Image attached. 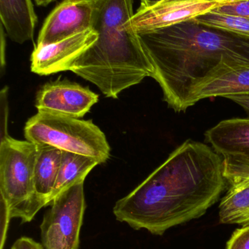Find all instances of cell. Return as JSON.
I'll return each mask as SVG.
<instances>
[{"instance_id": "obj_1", "label": "cell", "mask_w": 249, "mask_h": 249, "mask_svg": "<svg viewBox=\"0 0 249 249\" xmlns=\"http://www.w3.org/2000/svg\"><path fill=\"white\" fill-rule=\"evenodd\" d=\"M223 160L205 143L187 140L141 184L115 203L117 221L162 235L203 216L226 188Z\"/></svg>"}, {"instance_id": "obj_2", "label": "cell", "mask_w": 249, "mask_h": 249, "mask_svg": "<svg viewBox=\"0 0 249 249\" xmlns=\"http://www.w3.org/2000/svg\"><path fill=\"white\" fill-rule=\"evenodd\" d=\"M164 100L176 112L194 105L195 90L232 70L249 67V38L194 18L138 34Z\"/></svg>"}, {"instance_id": "obj_3", "label": "cell", "mask_w": 249, "mask_h": 249, "mask_svg": "<svg viewBox=\"0 0 249 249\" xmlns=\"http://www.w3.org/2000/svg\"><path fill=\"white\" fill-rule=\"evenodd\" d=\"M133 0H95L92 29L95 44L69 67L95 84L106 97L153 78V65L138 34L131 26Z\"/></svg>"}, {"instance_id": "obj_4", "label": "cell", "mask_w": 249, "mask_h": 249, "mask_svg": "<svg viewBox=\"0 0 249 249\" xmlns=\"http://www.w3.org/2000/svg\"><path fill=\"white\" fill-rule=\"evenodd\" d=\"M37 145L11 136L0 143V203L5 206L12 219L30 222L42 208L34 182Z\"/></svg>"}, {"instance_id": "obj_5", "label": "cell", "mask_w": 249, "mask_h": 249, "mask_svg": "<svg viewBox=\"0 0 249 249\" xmlns=\"http://www.w3.org/2000/svg\"><path fill=\"white\" fill-rule=\"evenodd\" d=\"M24 135L35 144L86 155L100 164L111 155L106 136L92 121L38 111L25 124Z\"/></svg>"}, {"instance_id": "obj_6", "label": "cell", "mask_w": 249, "mask_h": 249, "mask_svg": "<svg viewBox=\"0 0 249 249\" xmlns=\"http://www.w3.org/2000/svg\"><path fill=\"white\" fill-rule=\"evenodd\" d=\"M84 181L60 193L50 203L40 227L45 249H79L86 204Z\"/></svg>"}, {"instance_id": "obj_7", "label": "cell", "mask_w": 249, "mask_h": 249, "mask_svg": "<svg viewBox=\"0 0 249 249\" xmlns=\"http://www.w3.org/2000/svg\"><path fill=\"white\" fill-rule=\"evenodd\" d=\"M235 0H162L149 7H140L132 18L137 34L168 27L194 18Z\"/></svg>"}, {"instance_id": "obj_8", "label": "cell", "mask_w": 249, "mask_h": 249, "mask_svg": "<svg viewBox=\"0 0 249 249\" xmlns=\"http://www.w3.org/2000/svg\"><path fill=\"white\" fill-rule=\"evenodd\" d=\"M96 93L68 80H57L44 85L36 95L38 111L81 118L97 103Z\"/></svg>"}, {"instance_id": "obj_9", "label": "cell", "mask_w": 249, "mask_h": 249, "mask_svg": "<svg viewBox=\"0 0 249 249\" xmlns=\"http://www.w3.org/2000/svg\"><path fill=\"white\" fill-rule=\"evenodd\" d=\"M93 29L69 36L59 42L36 45L31 55V70L39 75L69 71V67L97 40Z\"/></svg>"}, {"instance_id": "obj_10", "label": "cell", "mask_w": 249, "mask_h": 249, "mask_svg": "<svg viewBox=\"0 0 249 249\" xmlns=\"http://www.w3.org/2000/svg\"><path fill=\"white\" fill-rule=\"evenodd\" d=\"M95 0H63L44 21L37 45L59 42L92 29Z\"/></svg>"}, {"instance_id": "obj_11", "label": "cell", "mask_w": 249, "mask_h": 249, "mask_svg": "<svg viewBox=\"0 0 249 249\" xmlns=\"http://www.w3.org/2000/svg\"><path fill=\"white\" fill-rule=\"evenodd\" d=\"M206 140L223 158L249 161V118L222 121L205 133Z\"/></svg>"}, {"instance_id": "obj_12", "label": "cell", "mask_w": 249, "mask_h": 249, "mask_svg": "<svg viewBox=\"0 0 249 249\" xmlns=\"http://www.w3.org/2000/svg\"><path fill=\"white\" fill-rule=\"evenodd\" d=\"M0 18L12 41L23 44L33 40L38 17L32 0H0Z\"/></svg>"}, {"instance_id": "obj_13", "label": "cell", "mask_w": 249, "mask_h": 249, "mask_svg": "<svg viewBox=\"0 0 249 249\" xmlns=\"http://www.w3.org/2000/svg\"><path fill=\"white\" fill-rule=\"evenodd\" d=\"M62 151L54 146L37 145L34 182L38 199L43 207L50 204L61 162Z\"/></svg>"}, {"instance_id": "obj_14", "label": "cell", "mask_w": 249, "mask_h": 249, "mask_svg": "<svg viewBox=\"0 0 249 249\" xmlns=\"http://www.w3.org/2000/svg\"><path fill=\"white\" fill-rule=\"evenodd\" d=\"M249 94V67L232 70L199 87L193 95L194 105L204 99Z\"/></svg>"}, {"instance_id": "obj_15", "label": "cell", "mask_w": 249, "mask_h": 249, "mask_svg": "<svg viewBox=\"0 0 249 249\" xmlns=\"http://www.w3.org/2000/svg\"><path fill=\"white\" fill-rule=\"evenodd\" d=\"M219 205V221L225 225H249V179L234 181Z\"/></svg>"}, {"instance_id": "obj_16", "label": "cell", "mask_w": 249, "mask_h": 249, "mask_svg": "<svg viewBox=\"0 0 249 249\" xmlns=\"http://www.w3.org/2000/svg\"><path fill=\"white\" fill-rule=\"evenodd\" d=\"M99 164L100 162L95 158L62 151L58 176L50 203L69 187L84 181L88 174Z\"/></svg>"}, {"instance_id": "obj_17", "label": "cell", "mask_w": 249, "mask_h": 249, "mask_svg": "<svg viewBox=\"0 0 249 249\" xmlns=\"http://www.w3.org/2000/svg\"><path fill=\"white\" fill-rule=\"evenodd\" d=\"M202 24L249 38V18L211 10L194 18Z\"/></svg>"}, {"instance_id": "obj_18", "label": "cell", "mask_w": 249, "mask_h": 249, "mask_svg": "<svg viewBox=\"0 0 249 249\" xmlns=\"http://www.w3.org/2000/svg\"><path fill=\"white\" fill-rule=\"evenodd\" d=\"M224 176L228 183L249 179V161L234 158H224Z\"/></svg>"}, {"instance_id": "obj_19", "label": "cell", "mask_w": 249, "mask_h": 249, "mask_svg": "<svg viewBox=\"0 0 249 249\" xmlns=\"http://www.w3.org/2000/svg\"><path fill=\"white\" fill-rule=\"evenodd\" d=\"M226 249H249V225L236 230L227 244Z\"/></svg>"}, {"instance_id": "obj_20", "label": "cell", "mask_w": 249, "mask_h": 249, "mask_svg": "<svg viewBox=\"0 0 249 249\" xmlns=\"http://www.w3.org/2000/svg\"><path fill=\"white\" fill-rule=\"evenodd\" d=\"M213 10L219 13L238 15L249 18V0H235Z\"/></svg>"}, {"instance_id": "obj_21", "label": "cell", "mask_w": 249, "mask_h": 249, "mask_svg": "<svg viewBox=\"0 0 249 249\" xmlns=\"http://www.w3.org/2000/svg\"><path fill=\"white\" fill-rule=\"evenodd\" d=\"M8 89L4 87L1 91V139L9 136L7 133L8 118Z\"/></svg>"}, {"instance_id": "obj_22", "label": "cell", "mask_w": 249, "mask_h": 249, "mask_svg": "<svg viewBox=\"0 0 249 249\" xmlns=\"http://www.w3.org/2000/svg\"><path fill=\"white\" fill-rule=\"evenodd\" d=\"M11 249H45L42 244L29 237H20L15 241Z\"/></svg>"}, {"instance_id": "obj_23", "label": "cell", "mask_w": 249, "mask_h": 249, "mask_svg": "<svg viewBox=\"0 0 249 249\" xmlns=\"http://www.w3.org/2000/svg\"><path fill=\"white\" fill-rule=\"evenodd\" d=\"M228 99L242 107L249 116V94L232 96Z\"/></svg>"}, {"instance_id": "obj_24", "label": "cell", "mask_w": 249, "mask_h": 249, "mask_svg": "<svg viewBox=\"0 0 249 249\" xmlns=\"http://www.w3.org/2000/svg\"><path fill=\"white\" fill-rule=\"evenodd\" d=\"M160 1H162V0H140L141 1L140 5L143 6V7H149V6L153 5Z\"/></svg>"}, {"instance_id": "obj_25", "label": "cell", "mask_w": 249, "mask_h": 249, "mask_svg": "<svg viewBox=\"0 0 249 249\" xmlns=\"http://www.w3.org/2000/svg\"><path fill=\"white\" fill-rule=\"evenodd\" d=\"M54 1H56V0H35L37 5L42 6V7H45V6L48 5L50 3Z\"/></svg>"}]
</instances>
